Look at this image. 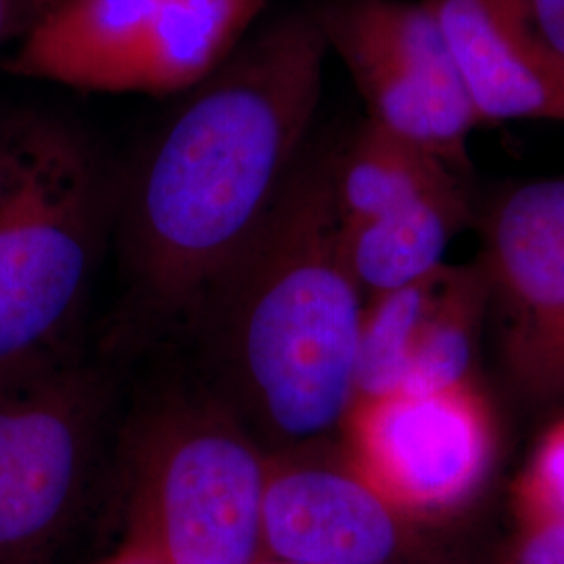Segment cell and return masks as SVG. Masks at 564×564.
<instances>
[{
  "mask_svg": "<svg viewBox=\"0 0 564 564\" xmlns=\"http://www.w3.org/2000/svg\"><path fill=\"white\" fill-rule=\"evenodd\" d=\"M400 512L349 458H324L314 445L268 456L262 561L391 563L402 547Z\"/></svg>",
  "mask_w": 564,
  "mask_h": 564,
  "instance_id": "cell-10",
  "label": "cell"
},
{
  "mask_svg": "<svg viewBox=\"0 0 564 564\" xmlns=\"http://www.w3.org/2000/svg\"><path fill=\"white\" fill-rule=\"evenodd\" d=\"M326 57L314 11L263 21L149 147L121 220L130 274L160 310L191 312L262 224L310 144Z\"/></svg>",
  "mask_w": 564,
  "mask_h": 564,
  "instance_id": "cell-1",
  "label": "cell"
},
{
  "mask_svg": "<svg viewBox=\"0 0 564 564\" xmlns=\"http://www.w3.org/2000/svg\"><path fill=\"white\" fill-rule=\"evenodd\" d=\"M258 564H307V563H279V561H260Z\"/></svg>",
  "mask_w": 564,
  "mask_h": 564,
  "instance_id": "cell-20",
  "label": "cell"
},
{
  "mask_svg": "<svg viewBox=\"0 0 564 564\" xmlns=\"http://www.w3.org/2000/svg\"><path fill=\"white\" fill-rule=\"evenodd\" d=\"M132 552L151 564H258L268 454L209 395L155 410L128 449Z\"/></svg>",
  "mask_w": 564,
  "mask_h": 564,
  "instance_id": "cell-4",
  "label": "cell"
},
{
  "mask_svg": "<svg viewBox=\"0 0 564 564\" xmlns=\"http://www.w3.org/2000/svg\"><path fill=\"white\" fill-rule=\"evenodd\" d=\"M9 162H11V130L0 132V191L9 174Z\"/></svg>",
  "mask_w": 564,
  "mask_h": 564,
  "instance_id": "cell-18",
  "label": "cell"
},
{
  "mask_svg": "<svg viewBox=\"0 0 564 564\" xmlns=\"http://www.w3.org/2000/svg\"><path fill=\"white\" fill-rule=\"evenodd\" d=\"M270 0H32L13 76L88 93H188L258 25Z\"/></svg>",
  "mask_w": 564,
  "mask_h": 564,
  "instance_id": "cell-5",
  "label": "cell"
},
{
  "mask_svg": "<svg viewBox=\"0 0 564 564\" xmlns=\"http://www.w3.org/2000/svg\"><path fill=\"white\" fill-rule=\"evenodd\" d=\"M32 0H0V48L18 36L28 21Z\"/></svg>",
  "mask_w": 564,
  "mask_h": 564,
  "instance_id": "cell-17",
  "label": "cell"
},
{
  "mask_svg": "<svg viewBox=\"0 0 564 564\" xmlns=\"http://www.w3.org/2000/svg\"><path fill=\"white\" fill-rule=\"evenodd\" d=\"M475 220L510 387L531 403L564 402V174L508 186Z\"/></svg>",
  "mask_w": 564,
  "mask_h": 564,
  "instance_id": "cell-8",
  "label": "cell"
},
{
  "mask_svg": "<svg viewBox=\"0 0 564 564\" xmlns=\"http://www.w3.org/2000/svg\"><path fill=\"white\" fill-rule=\"evenodd\" d=\"M107 214L109 184L84 137L55 120L11 128L0 191V375L72 358Z\"/></svg>",
  "mask_w": 564,
  "mask_h": 564,
  "instance_id": "cell-3",
  "label": "cell"
},
{
  "mask_svg": "<svg viewBox=\"0 0 564 564\" xmlns=\"http://www.w3.org/2000/svg\"><path fill=\"white\" fill-rule=\"evenodd\" d=\"M523 564H564V519H547L523 550Z\"/></svg>",
  "mask_w": 564,
  "mask_h": 564,
  "instance_id": "cell-15",
  "label": "cell"
},
{
  "mask_svg": "<svg viewBox=\"0 0 564 564\" xmlns=\"http://www.w3.org/2000/svg\"><path fill=\"white\" fill-rule=\"evenodd\" d=\"M116 564H151V563H147V561H144V558H142V556H139V554H137V552H132V550H130V552H128V556H126V558H121L120 563H116Z\"/></svg>",
  "mask_w": 564,
  "mask_h": 564,
  "instance_id": "cell-19",
  "label": "cell"
},
{
  "mask_svg": "<svg viewBox=\"0 0 564 564\" xmlns=\"http://www.w3.org/2000/svg\"><path fill=\"white\" fill-rule=\"evenodd\" d=\"M335 202L343 224L366 223L466 186V176L416 142L366 120L335 149Z\"/></svg>",
  "mask_w": 564,
  "mask_h": 564,
  "instance_id": "cell-12",
  "label": "cell"
},
{
  "mask_svg": "<svg viewBox=\"0 0 564 564\" xmlns=\"http://www.w3.org/2000/svg\"><path fill=\"white\" fill-rule=\"evenodd\" d=\"M547 46L564 63V0H524Z\"/></svg>",
  "mask_w": 564,
  "mask_h": 564,
  "instance_id": "cell-16",
  "label": "cell"
},
{
  "mask_svg": "<svg viewBox=\"0 0 564 564\" xmlns=\"http://www.w3.org/2000/svg\"><path fill=\"white\" fill-rule=\"evenodd\" d=\"M473 220L475 207L464 186L375 220L341 223L345 258L364 297L398 291L442 268L447 247Z\"/></svg>",
  "mask_w": 564,
  "mask_h": 564,
  "instance_id": "cell-13",
  "label": "cell"
},
{
  "mask_svg": "<svg viewBox=\"0 0 564 564\" xmlns=\"http://www.w3.org/2000/svg\"><path fill=\"white\" fill-rule=\"evenodd\" d=\"M314 15L328 53L341 59L368 120L416 142L463 176L479 120L444 32L424 0H326Z\"/></svg>",
  "mask_w": 564,
  "mask_h": 564,
  "instance_id": "cell-7",
  "label": "cell"
},
{
  "mask_svg": "<svg viewBox=\"0 0 564 564\" xmlns=\"http://www.w3.org/2000/svg\"><path fill=\"white\" fill-rule=\"evenodd\" d=\"M109 389L69 360L0 375V564H48L99 458Z\"/></svg>",
  "mask_w": 564,
  "mask_h": 564,
  "instance_id": "cell-6",
  "label": "cell"
},
{
  "mask_svg": "<svg viewBox=\"0 0 564 564\" xmlns=\"http://www.w3.org/2000/svg\"><path fill=\"white\" fill-rule=\"evenodd\" d=\"M335 149L305 147L253 237L188 312L209 398L268 456L321 444L356 403L366 297L343 249Z\"/></svg>",
  "mask_w": 564,
  "mask_h": 564,
  "instance_id": "cell-2",
  "label": "cell"
},
{
  "mask_svg": "<svg viewBox=\"0 0 564 564\" xmlns=\"http://www.w3.org/2000/svg\"><path fill=\"white\" fill-rule=\"evenodd\" d=\"M444 32L479 126H564V63L547 46L524 0H424Z\"/></svg>",
  "mask_w": 564,
  "mask_h": 564,
  "instance_id": "cell-11",
  "label": "cell"
},
{
  "mask_svg": "<svg viewBox=\"0 0 564 564\" xmlns=\"http://www.w3.org/2000/svg\"><path fill=\"white\" fill-rule=\"evenodd\" d=\"M349 460L400 510L460 505L485 477L494 426L470 383L354 403Z\"/></svg>",
  "mask_w": 564,
  "mask_h": 564,
  "instance_id": "cell-9",
  "label": "cell"
},
{
  "mask_svg": "<svg viewBox=\"0 0 564 564\" xmlns=\"http://www.w3.org/2000/svg\"><path fill=\"white\" fill-rule=\"evenodd\" d=\"M524 500L547 519H564V419L545 433L523 484Z\"/></svg>",
  "mask_w": 564,
  "mask_h": 564,
  "instance_id": "cell-14",
  "label": "cell"
}]
</instances>
